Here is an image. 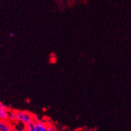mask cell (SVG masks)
<instances>
[{
  "label": "cell",
  "mask_w": 131,
  "mask_h": 131,
  "mask_svg": "<svg viewBox=\"0 0 131 131\" xmlns=\"http://www.w3.org/2000/svg\"><path fill=\"white\" fill-rule=\"evenodd\" d=\"M49 123L46 122L38 121H33L26 125L25 131H48Z\"/></svg>",
  "instance_id": "7a4b0ae2"
},
{
  "label": "cell",
  "mask_w": 131,
  "mask_h": 131,
  "mask_svg": "<svg viewBox=\"0 0 131 131\" xmlns=\"http://www.w3.org/2000/svg\"><path fill=\"white\" fill-rule=\"evenodd\" d=\"M11 131H22L17 127L16 126H15L14 125H13V126H12V130Z\"/></svg>",
  "instance_id": "52a82bcc"
},
{
  "label": "cell",
  "mask_w": 131,
  "mask_h": 131,
  "mask_svg": "<svg viewBox=\"0 0 131 131\" xmlns=\"http://www.w3.org/2000/svg\"><path fill=\"white\" fill-rule=\"evenodd\" d=\"M48 131H59L58 130H57V128H55V126L52 125H48Z\"/></svg>",
  "instance_id": "8992f818"
},
{
  "label": "cell",
  "mask_w": 131,
  "mask_h": 131,
  "mask_svg": "<svg viewBox=\"0 0 131 131\" xmlns=\"http://www.w3.org/2000/svg\"><path fill=\"white\" fill-rule=\"evenodd\" d=\"M10 36L13 37V36H14V34H13V33H10Z\"/></svg>",
  "instance_id": "ba28073f"
},
{
  "label": "cell",
  "mask_w": 131,
  "mask_h": 131,
  "mask_svg": "<svg viewBox=\"0 0 131 131\" xmlns=\"http://www.w3.org/2000/svg\"><path fill=\"white\" fill-rule=\"evenodd\" d=\"M10 108H9L4 103L0 102V121H9V115Z\"/></svg>",
  "instance_id": "3957f363"
},
{
  "label": "cell",
  "mask_w": 131,
  "mask_h": 131,
  "mask_svg": "<svg viewBox=\"0 0 131 131\" xmlns=\"http://www.w3.org/2000/svg\"><path fill=\"white\" fill-rule=\"evenodd\" d=\"M16 113V122L22 123L23 125H27L29 123L34 121L33 119V114L27 111L22 110H17Z\"/></svg>",
  "instance_id": "6da1fadb"
},
{
  "label": "cell",
  "mask_w": 131,
  "mask_h": 131,
  "mask_svg": "<svg viewBox=\"0 0 131 131\" xmlns=\"http://www.w3.org/2000/svg\"><path fill=\"white\" fill-rule=\"evenodd\" d=\"M9 121L12 124L16 123V113L15 110L10 109L9 115Z\"/></svg>",
  "instance_id": "5b68a950"
},
{
  "label": "cell",
  "mask_w": 131,
  "mask_h": 131,
  "mask_svg": "<svg viewBox=\"0 0 131 131\" xmlns=\"http://www.w3.org/2000/svg\"><path fill=\"white\" fill-rule=\"evenodd\" d=\"M0 122H1V121H0Z\"/></svg>",
  "instance_id": "9c48e42d"
},
{
  "label": "cell",
  "mask_w": 131,
  "mask_h": 131,
  "mask_svg": "<svg viewBox=\"0 0 131 131\" xmlns=\"http://www.w3.org/2000/svg\"><path fill=\"white\" fill-rule=\"evenodd\" d=\"M13 124L9 121L0 122V131H11Z\"/></svg>",
  "instance_id": "277c9868"
}]
</instances>
